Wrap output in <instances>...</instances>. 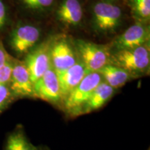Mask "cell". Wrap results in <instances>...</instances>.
Returning a JSON list of instances; mask_svg holds the SVG:
<instances>
[{"label": "cell", "instance_id": "3", "mask_svg": "<svg viewBox=\"0 0 150 150\" xmlns=\"http://www.w3.org/2000/svg\"><path fill=\"white\" fill-rule=\"evenodd\" d=\"M122 18V11L115 4L99 1L92 9L91 27L97 34H112L121 26Z\"/></svg>", "mask_w": 150, "mask_h": 150}, {"label": "cell", "instance_id": "19", "mask_svg": "<svg viewBox=\"0 0 150 150\" xmlns=\"http://www.w3.org/2000/svg\"><path fill=\"white\" fill-rule=\"evenodd\" d=\"M15 101L8 84L0 86V115Z\"/></svg>", "mask_w": 150, "mask_h": 150}, {"label": "cell", "instance_id": "22", "mask_svg": "<svg viewBox=\"0 0 150 150\" xmlns=\"http://www.w3.org/2000/svg\"><path fill=\"white\" fill-rule=\"evenodd\" d=\"M99 1H106V2H109V3H114L115 4L116 1H117L118 0H99Z\"/></svg>", "mask_w": 150, "mask_h": 150}, {"label": "cell", "instance_id": "8", "mask_svg": "<svg viewBox=\"0 0 150 150\" xmlns=\"http://www.w3.org/2000/svg\"><path fill=\"white\" fill-rule=\"evenodd\" d=\"M8 86L16 100L20 99H35L33 83L24 62L17 58L13 59Z\"/></svg>", "mask_w": 150, "mask_h": 150}, {"label": "cell", "instance_id": "5", "mask_svg": "<svg viewBox=\"0 0 150 150\" xmlns=\"http://www.w3.org/2000/svg\"><path fill=\"white\" fill-rule=\"evenodd\" d=\"M51 67L56 72L69 68L79 61L74 40L68 35L58 34L49 38Z\"/></svg>", "mask_w": 150, "mask_h": 150}, {"label": "cell", "instance_id": "13", "mask_svg": "<svg viewBox=\"0 0 150 150\" xmlns=\"http://www.w3.org/2000/svg\"><path fill=\"white\" fill-rule=\"evenodd\" d=\"M58 0H11L12 4L20 13L34 18L47 16L56 4Z\"/></svg>", "mask_w": 150, "mask_h": 150}, {"label": "cell", "instance_id": "18", "mask_svg": "<svg viewBox=\"0 0 150 150\" xmlns=\"http://www.w3.org/2000/svg\"><path fill=\"white\" fill-rule=\"evenodd\" d=\"M12 24L8 3L6 0H0V35L8 31Z\"/></svg>", "mask_w": 150, "mask_h": 150}, {"label": "cell", "instance_id": "10", "mask_svg": "<svg viewBox=\"0 0 150 150\" xmlns=\"http://www.w3.org/2000/svg\"><path fill=\"white\" fill-rule=\"evenodd\" d=\"M35 99H40L54 106L61 107L62 99L59 82L55 70L51 67L33 83Z\"/></svg>", "mask_w": 150, "mask_h": 150}, {"label": "cell", "instance_id": "4", "mask_svg": "<svg viewBox=\"0 0 150 150\" xmlns=\"http://www.w3.org/2000/svg\"><path fill=\"white\" fill-rule=\"evenodd\" d=\"M103 81V79L98 72H91L84 76L62 103L61 108L68 115L77 117L82 115L84 105L95 90Z\"/></svg>", "mask_w": 150, "mask_h": 150}, {"label": "cell", "instance_id": "7", "mask_svg": "<svg viewBox=\"0 0 150 150\" xmlns=\"http://www.w3.org/2000/svg\"><path fill=\"white\" fill-rule=\"evenodd\" d=\"M150 31L147 23L136 22L125 32L116 36L108 45L110 52L149 44Z\"/></svg>", "mask_w": 150, "mask_h": 150}, {"label": "cell", "instance_id": "11", "mask_svg": "<svg viewBox=\"0 0 150 150\" xmlns=\"http://www.w3.org/2000/svg\"><path fill=\"white\" fill-rule=\"evenodd\" d=\"M56 21L67 29L80 27L83 10L80 0H58L54 7Z\"/></svg>", "mask_w": 150, "mask_h": 150}, {"label": "cell", "instance_id": "17", "mask_svg": "<svg viewBox=\"0 0 150 150\" xmlns=\"http://www.w3.org/2000/svg\"><path fill=\"white\" fill-rule=\"evenodd\" d=\"M131 15L136 22L149 23L150 19V0H129Z\"/></svg>", "mask_w": 150, "mask_h": 150}, {"label": "cell", "instance_id": "23", "mask_svg": "<svg viewBox=\"0 0 150 150\" xmlns=\"http://www.w3.org/2000/svg\"><path fill=\"white\" fill-rule=\"evenodd\" d=\"M38 150H42V149H38Z\"/></svg>", "mask_w": 150, "mask_h": 150}, {"label": "cell", "instance_id": "1", "mask_svg": "<svg viewBox=\"0 0 150 150\" xmlns=\"http://www.w3.org/2000/svg\"><path fill=\"white\" fill-rule=\"evenodd\" d=\"M40 28L24 20L11 25L6 34V44L17 59L24 56L40 42Z\"/></svg>", "mask_w": 150, "mask_h": 150}, {"label": "cell", "instance_id": "21", "mask_svg": "<svg viewBox=\"0 0 150 150\" xmlns=\"http://www.w3.org/2000/svg\"><path fill=\"white\" fill-rule=\"evenodd\" d=\"M12 55L8 54L6 51L4 45L3 44L2 40L0 38V68L6 64L12 58Z\"/></svg>", "mask_w": 150, "mask_h": 150}, {"label": "cell", "instance_id": "14", "mask_svg": "<svg viewBox=\"0 0 150 150\" xmlns=\"http://www.w3.org/2000/svg\"><path fill=\"white\" fill-rule=\"evenodd\" d=\"M116 90L104 81L101 82L88 99L82 110V115L93 112L101 108L115 95Z\"/></svg>", "mask_w": 150, "mask_h": 150}, {"label": "cell", "instance_id": "9", "mask_svg": "<svg viewBox=\"0 0 150 150\" xmlns=\"http://www.w3.org/2000/svg\"><path fill=\"white\" fill-rule=\"evenodd\" d=\"M49 42V38L40 42L24 56L22 60L33 83L51 67Z\"/></svg>", "mask_w": 150, "mask_h": 150}, {"label": "cell", "instance_id": "2", "mask_svg": "<svg viewBox=\"0 0 150 150\" xmlns=\"http://www.w3.org/2000/svg\"><path fill=\"white\" fill-rule=\"evenodd\" d=\"M109 63L126 70L134 79L147 75L150 67L149 44L112 52Z\"/></svg>", "mask_w": 150, "mask_h": 150}, {"label": "cell", "instance_id": "6", "mask_svg": "<svg viewBox=\"0 0 150 150\" xmlns=\"http://www.w3.org/2000/svg\"><path fill=\"white\" fill-rule=\"evenodd\" d=\"M79 60L89 72H98L110 63V49L108 45H99L90 41L74 40Z\"/></svg>", "mask_w": 150, "mask_h": 150}, {"label": "cell", "instance_id": "20", "mask_svg": "<svg viewBox=\"0 0 150 150\" xmlns=\"http://www.w3.org/2000/svg\"><path fill=\"white\" fill-rule=\"evenodd\" d=\"M13 59V56H12L11 59L4 66L0 68V86L8 84L11 78V71H12Z\"/></svg>", "mask_w": 150, "mask_h": 150}, {"label": "cell", "instance_id": "12", "mask_svg": "<svg viewBox=\"0 0 150 150\" xmlns=\"http://www.w3.org/2000/svg\"><path fill=\"white\" fill-rule=\"evenodd\" d=\"M89 72H91L87 70L79 60L69 68L56 72L61 89L62 103Z\"/></svg>", "mask_w": 150, "mask_h": 150}, {"label": "cell", "instance_id": "15", "mask_svg": "<svg viewBox=\"0 0 150 150\" xmlns=\"http://www.w3.org/2000/svg\"><path fill=\"white\" fill-rule=\"evenodd\" d=\"M98 72L102 76L103 81L115 90L122 87L134 79L126 70L110 63L101 68Z\"/></svg>", "mask_w": 150, "mask_h": 150}, {"label": "cell", "instance_id": "16", "mask_svg": "<svg viewBox=\"0 0 150 150\" xmlns=\"http://www.w3.org/2000/svg\"><path fill=\"white\" fill-rule=\"evenodd\" d=\"M5 150H38L29 141L22 127L18 126L8 136Z\"/></svg>", "mask_w": 150, "mask_h": 150}]
</instances>
